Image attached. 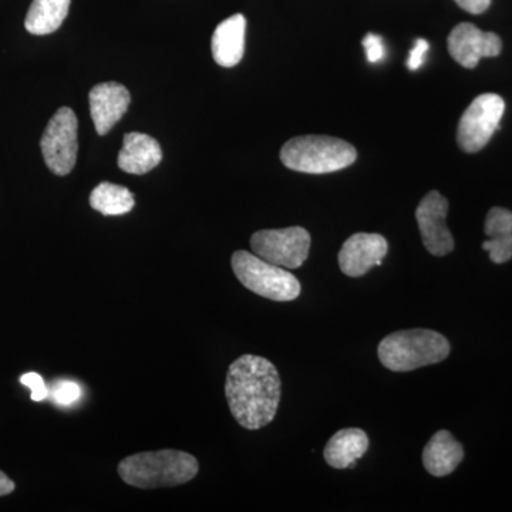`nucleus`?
I'll return each instance as SVG.
<instances>
[{"mask_svg": "<svg viewBox=\"0 0 512 512\" xmlns=\"http://www.w3.org/2000/svg\"><path fill=\"white\" fill-rule=\"evenodd\" d=\"M247 19L237 13L215 29L212 35V56L222 67H234L241 62L245 53Z\"/></svg>", "mask_w": 512, "mask_h": 512, "instance_id": "obj_13", "label": "nucleus"}, {"mask_svg": "<svg viewBox=\"0 0 512 512\" xmlns=\"http://www.w3.org/2000/svg\"><path fill=\"white\" fill-rule=\"evenodd\" d=\"M505 103L503 97L494 93L478 96L468 106L458 123L457 141L466 153H478L487 146L503 119Z\"/></svg>", "mask_w": 512, "mask_h": 512, "instance_id": "obj_7", "label": "nucleus"}, {"mask_svg": "<svg viewBox=\"0 0 512 512\" xmlns=\"http://www.w3.org/2000/svg\"><path fill=\"white\" fill-rule=\"evenodd\" d=\"M20 383L23 386L29 387L30 392H32V400L33 402H43L49 397L50 390L47 389L45 380L37 373H26L20 377Z\"/></svg>", "mask_w": 512, "mask_h": 512, "instance_id": "obj_21", "label": "nucleus"}, {"mask_svg": "<svg viewBox=\"0 0 512 512\" xmlns=\"http://www.w3.org/2000/svg\"><path fill=\"white\" fill-rule=\"evenodd\" d=\"M362 43L363 47L366 49L367 60H369L370 63L382 62L384 57H386L383 39L379 35L367 33Z\"/></svg>", "mask_w": 512, "mask_h": 512, "instance_id": "obj_22", "label": "nucleus"}, {"mask_svg": "<svg viewBox=\"0 0 512 512\" xmlns=\"http://www.w3.org/2000/svg\"><path fill=\"white\" fill-rule=\"evenodd\" d=\"M450 342L430 329L399 330L379 343L377 355L392 372H413L420 367L436 365L450 355Z\"/></svg>", "mask_w": 512, "mask_h": 512, "instance_id": "obj_3", "label": "nucleus"}, {"mask_svg": "<svg viewBox=\"0 0 512 512\" xmlns=\"http://www.w3.org/2000/svg\"><path fill=\"white\" fill-rule=\"evenodd\" d=\"M484 251L494 264H505L512 258V212L505 208H491L485 218Z\"/></svg>", "mask_w": 512, "mask_h": 512, "instance_id": "obj_17", "label": "nucleus"}, {"mask_svg": "<svg viewBox=\"0 0 512 512\" xmlns=\"http://www.w3.org/2000/svg\"><path fill=\"white\" fill-rule=\"evenodd\" d=\"M448 201L439 191H430L416 211L424 247L431 255L446 256L453 252L454 238L447 228Z\"/></svg>", "mask_w": 512, "mask_h": 512, "instance_id": "obj_9", "label": "nucleus"}, {"mask_svg": "<svg viewBox=\"0 0 512 512\" xmlns=\"http://www.w3.org/2000/svg\"><path fill=\"white\" fill-rule=\"evenodd\" d=\"M356 148L340 138L302 136L282 147L281 160L289 170L305 174H329L355 163Z\"/></svg>", "mask_w": 512, "mask_h": 512, "instance_id": "obj_4", "label": "nucleus"}, {"mask_svg": "<svg viewBox=\"0 0 512 512\" xmlns=\"http://www.w3.org/2000/svg\"><path fill=\"white\" fill-rule=\"evenodd\" d=\"M281 394V376L265 357L244 355L229 366L225 396L232 416L244 429L259 430L272 423Z\"/></svg>", "mask_w": 512, "mask_h": 512, "instance_id": "obj_1", "label": "nucleus"}, {"mask_svg": "<svg viewBox=\"0 0 512 512\" xmlns=\"http://www.w3.org/2000/svg\"><path fill=\"white\" fill-rule=\"evenodd\" d=\"M163 160L160 144L143 133H128L124 136L119 154V167L124 173L143 175L156 168Z\"/></svg>", "mask_w": 512, "mask_h": 512, "instance_id": "obj_14", "label": "nucleus"}, {"mask_svg": "<svg viewBox=\"0 0 512 512\" xmlns=\"http://www.w3.org/2000/svg\"><path fill=\"white\" fill-rule=\"evenodd\" d=\"M13 491H15V483L5 473L0 471V497L13 493Z\"/></svg>", "mask_w": 512, "mask_h": 512, "instance_id": "obj_25", "label": "nucleus"}, {"mask_svg": "<svg viewBox=\"0 0 512 512\" xmlns=\"http://www.w3.org/2000/svg\"><path fill=\"white\" fill-rule=\"evenodd\" d=\"M448 52L466 69H474L484 57H497L503 50L500 36L483 32L473 23H460L448 36Z\"/></svg>", "mask_w": 512, "mask_h": 512, "instance_id": "obj_10", "label": "nucleus"}, {"mask_svg": "<svg viewBox=\"0 0 512 512\" xmlns=\"http://www.w3.org/2000/svg\"><path fill=\"white\" fill-rule=\"evenodd\" d=\"M255 255L285 269L301 268L311 249V234L302 227L262 229L251 238Z\"/></svg>", "mask_w": 512, "mask_h": 512, "instance_id": "obj_6", "label": "nucleus"}, {"mask_svg": "<svg viewBox=\"0 0 512 512\" xmlns=\"http://www.w3.org/2000/svg\"><path fill=\"white\" fill-rule=\"evenodd\" d=\"M387 251L389 244L382 235L359 232L352 235L340 249V271L350 278H360L375 266L382 265Z\"/></svg>", "mask_w": 512, "mask_h": 512, "instance_id": "obj_11", "label": "nucleus"}, {"mask_svg": "<svg viewBox=\"0 0 512 512\" xmlns=\"http://www.w3.org/2000/svg\"><path fill=\"white\" fill-rule=\"evenodd\" d=\"M369 448V437L360 429L340 430L326 444L323 456L330 467H355L356 461L365 456Z\"/></svg>", "mask_w": 512, "mask_h": 512, "instance_id": "obj_16", "label": "nucleus"}, {"mask_svg": "<svg viewBox=\"0 0 512 512\" xmlns=\"http://www.w3.org/2000/svg\"><path fill=\"white\" fill-rule=\"evenodd\" d=\"M90 205L101 215H124L133 210L136 198L133 192L123 185L101 183L90 194Z\"/></svg>", "mask_w": 512, "mask_h": 512, "instance_id": "obj_19", "label": "nucleus"}, {"mask_svg": "<svg viewBox=\"0 0 512 512\" xmlns=\"http://www.w3.org/2000/svg\"><path fill=\"white\" fill-rule=\"evenodd\" d=\"M231 264L238 281L262 298L291 302L301 295V284L295 275L258 255L237 251L232 255Z\"/></svg>", "mask_w": 512, "mask_h": 512, "instance_id": "obj_5", "label": "nucleus"}, {"mask_svg": "<svg viewBox=\"0 0 512 512\" xmlns=\"http://www.w3.org/2000/svg\"><path fill=\"white\" fill-rule=\"evenodd\" d=\"M49 396L59 406H70L82 397V387L72 380H60L53 384Z\"/></svg>", "mask_w": 512, "mask_h": 512, "instance_id": "obj_20", "label": "nucleus"}, {"mask_svg": "<svg viewBox=\"0 0 512 512\" xmlns=\"http://www.w3.org/2000/svg\"><path fill=\"white\" fill-rule=\"evenodd\" d=\"M200 464L185 451L160 450L138 453L120 461L119 476L131 487H177L197 477Z\"/></svg>", "mask_w": 512, "mask_h": 512, "instance_id": "obj_2", "label": "nucleus"}, {"mask_svg": "<svg viewBox=\"0 0 512 512\" xmlns=\"http://www.w3.org/2000/svg\"><path fill=\"white\" fill-rule=\"evenodd\" d=\"M461 9L471 13V15H481L490 8L491 0H454Z\"/></svg>", "mask_w": 512, "mask_h": 512, "instance_id": "obj_24", "label": "nucleus"}, {"mask_svg": "<svg viewBox=\"0 0 512 512\" xmlns=\"http://www.w3.org/2000/svg\"><path fill=\"white\" fill-rule=\"evenodd\" d=\"M70 0H33L25 28L35 36L56 32L69 15Z\"/></svg>", "mask_w": 512, "mask_h": 512, "instance_id": "obj_18", "label": "nucleus"}, {"mask_svg": "<svg viewBox=\"0 0 512 512\" xmlns=\"http://www.w3.org/2000/svg\"><path fill=\"white\" fill-rule=\"evenodd\" d=\"M77 117L69 107H62L47 124L40 147L46 165L53 174L67 175L72 173L77 160Z\"/></svg>", "mask_w": 512, "mask_h": 512, "instance_id": "obj_8", "label": "nucleus"}, {"mask_svg": "<svg viewBox=\"0 0 512 512\" xmlns=\"http://www.w3.org/2000/svg\"><path fill=\"white\" fill-rule=\"evenodd\" d=\"M463 458V446L447 430L437 431L423 451L424 468L433 477L450 476Z\"/></svg>", "mask_w": 512, "mask_h": 512, "instance_id": "obj_15", "label": "nucleus"}, {"mask_svg": "<svg viewBox=\"0 0 512 512\" xmlns=\"http://www.w3.org/2000/svg\"><path fill=\"white\" fill-rule=\"evenodd\" d=\"M430 49L429 42L426 39H417L414 42L412 52H410L409 60H407V67L413 72L419 70L424 63V56H426L427 50Z\"/></svg>", "mask_w": 512, "mask_h": 512, "instance_id": "obj_23", "label": "nucleus"}, {"mask_svg": "<svg viewBox=\"0 0 512 512\" xmlns=\"http://www.w3.org/2000/svg\"><path fill=\"white\" fill-rule=\"evenodd\" d=\"M89 101L94 127L100 136H104L126 114L131 96L123 84L100 83L93 87Z\"/></svg>", "mask_w": 512, "mask_h": 512, "instance_id": "obj_12", "label": "nucleus"}]
</instances>
